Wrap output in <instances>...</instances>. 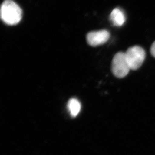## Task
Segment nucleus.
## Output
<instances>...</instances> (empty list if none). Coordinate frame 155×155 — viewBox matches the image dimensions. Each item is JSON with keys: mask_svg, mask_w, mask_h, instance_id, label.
<instances>
[{"mask_svg": "<svg viewBox=\"0 0 155 155\" xmlns=\"http://www.w3.org/2000/svg\"><path fill=\"white\" fill-rule=\"evenodd\" d=\"M110 18L113 25L116 26H121L126 21V16L124 12L118 8H115L112 11Z\"/></svg>", "mask_w": 155, "mask_h": 155, "instance_id": "5", "label": "nucleus"}, {"mask_svg": "<svg viewBox=\"0 0 155 155\" xmlns=\"http://www.w3.org/2000/svg\"><path fill=\"white\" fill-rule=\"evenodd\" d=\"M126 59L130 70H136L142 66L145 60L146 53L139 46L130 47L125 53Z\"/></svg>", "mask_w": 155, "mask_h": 155, "instance_id": "2", "label": "nucleus"}, {"mask_svg": "<svg viewBox=\"0 0 155 155\" xmlns=\"http://www.w3.org/2000/svg\"><path fill=\"white\" fill-rule=\"evenodd\" d=\"M110 37V32L106 30L91 31L88 33L86 35V40L90 46H97L106 43Z\"/></svg>", "mask_w": 155, "mask_h": 155, "instance_id": "4", "label": "nucleus"}, {"mask_svg": "<svg viewBox=\"0 0 155 155\" xmlns=\"http://www.w3.org/2000/svg\"><path fill=\"white\" fill-rule=\"evenodd\" d=\"M0 12L2 20L7 25H16L22 19V10L12 0H5L2 4Z\"/></svg>", "mask_w": 155, "mask_h": 155, "instance_id": "1", "label": "nucleus"}, {"mask_svg": "<svg viewBox=\"0 0 155 155\" xmlns=\"http://www.w3.org/2000/svg\"><path fill=\"white\" fill-rule=\"evenodd\" d=\"M68 108L70 115L72 117H76L81 111V103L77 99L71 98L68 102Z\"/></svg>", "mask_w": 155, "mask_h": 155, "instance_id": "6", "label": "nucleus"}, {"mask_svg": "<svg viewBox=\"0 0 155 155\" xmlns=\"http://www.w3.org/2000/svg\"><path fill=\"white\" fill-rule=\"evenodd\" d=\"M150 51H151L152 55L154 57H155V41L153 43L152 46H151Z\"/></svg>", "mask_w": 155, "mask_h": 155, "instance_id": "7", "label": "nucleus"}, {"mask_svg": "<svg viewBox=\"0 0 155 155\" xmlns=\"http://www.w3.org/2000/svg\"><path fill=\"white\" fill-rule=\"evenodd\" d=\"M111 69L113 74L118 78H123L128 74L130 69L125 53L119 52L114 56L112 61Z\"/></svg>", "mask_w": 155, "mask_h": 155, "instance_id": "3", "label": "nucleus"}]
</instances>
